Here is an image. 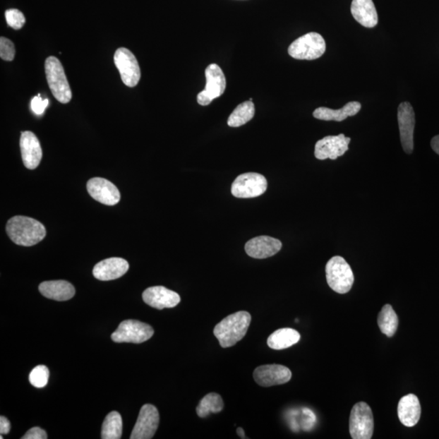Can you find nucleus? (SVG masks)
<instances>
[{
  "label": "nucleus",
  "instance_id": "obj_18",
  "mask_svg": "<svg viewBox=\"0 0 439 439\" xmlns=\"http://www.w3.org/2000/svg\"><path fill=\"white\" fill-rule=\"evenodd\" d=\"M282 243L281 241L269 236L251 239L245 245L247 254L255 259H266L279 253Z\"/></svg>",
  "mask_w": 439,
  "mask_h": 439
},
{
  "label": "nucleus",
  "instance_id": "obj_11",
  "mask_svg": "<svg viewBox=\"0 0 439 439\" xmlns=\"http://www.w3.org/2000/svg\"><path fill=\"white\" fill-rule=\"evenodd\" d=\"M400 140L404 151L411 154L414 148L415 112L409 102L401 103L398 108Z\"/></svg>",
  "mask_w": 439,
  "mask_h": 439
},
{
  "label": "nucleus",
  "instance_id": "obj_32",
  "mask_svg": "<svg viewBox=\"0 0 439 439\" xmlns=\"http://www.w3.org/2000/svg\"><path fill=\"white\" fill-rule=\"evenodd\" d=\"M48 105V100H42L40 95L35 96L33 100H31V109L37 115H42L44 114L47 107Z\"/></svg>",
  "mask_w": 439,
  "mask_h": 439
},
{
  "label": "nucleus",
  "instance_id": "obj_6",
  "mask_svg": "<svg viewBox=\"0 0 439 439\" xmlns=\"http://www.w3.org/2000/svg\"><path fill=\"white\" fill-rule=\"evenodd\" d=\"M374 430L373 412L365 402L353 407L349 421L350 435L353 439H371Z\"/></svg>",
  "mask_w": 439,
  "mask_h": 439
},
{
  "label": "nucleus",
  "instance_id": "obj_30",
  "mask_svg": "<svg viewBox=\"0 0 439 439\" xmlns=\"http://www.w3.org/2000/svg\"><path fill=\"white\" fill-rule=\"evenodd\" d=\"M7 23L14 30H20L25 23V16L18 9H8L5 12Z\"/></svg>",
  "mask_w": 439,
  "mask_h": 439
},
{
  "label": "nucleus",
  "instance_id": "obj_20",
  "mask_svg": "<svg viewBox=\"0 0 439 439\" xmlns=\"http://www.w3.org/2000/svg\"><path fill=\"white\" fill-rule=\"evenodd\" d=\"M421 408L416 395L409 394L401 398L398 405V416L407 427L414 426L421 419Z\"/></svg>",
  "mask_w": 439,
  "mask_h": 439
},
{
  "label": "nucleus",
  "instance_id": "obj_4",
  "mask_svg": "<svg viewBox=\"0 0 439 439\" xmlns=\"http://www.w3.org/2000/svg\"><path fill=\"white\" fill-rule=\"evenodd\" d=\"M45 73L48 85L54 97L62 104L72 99L71 87L64 73L62 64L56 56H49L45 61Z\"/></svg>",
  "mask_w": 439,
  "mask_h": 439
},
{
  "label": "nucleus",
  "instance_id": "obj_17",
  "mask_svg": "<svg viewBox=\"0 0 439 439\" xmlns=\"http://www.w3.org/2000/svg\"><path fill=\"white\" fill-rule=\"evenodd\" d=\"M21 157L26 168L35 169L42 158V151L39 139L34 133H21L20 141Z\"/></svg>",
  "mask_w": 439,
  "mask_h": 439
},
{
  "label": "nucleus",
  "instance_id": "obj_35",
  "mask_svg": "<svg viewBox=\"0 0 439 439\" xmlns=\"http://www.w3.org/2000/svg\"><path fill=\"white\" fill-rule=\"evenodd\" d=\"M431 147L438 155H439V136L433 138L431 140Z\"/></svg>",
  "mask_w": 439,
  "mask_h": 439
},
{
  "label": "nucleus",
  "instance_id": "obj_16",
  "mask_svg": "<svg viewBox=\"0 0 439 439\" xmlns=\"http://www.w3.org/2000/svg\"><path fill=\"white\" fill-rule=\"evenodd\" d=\"M143 299L150 307L159 310L174 308L181 302L178 293L162 286L148 288L143 293Z\"/></svg>",
  "mask_w": 439,
  "mask_h": 439
},
{
  "label": "nucleus",
  "instance_id": "obj_13",
  "mask_svg": "<svg viewBox=\"0 0 439 439\" xmlns=\"http://www.w3.org/2000/svg\"><path fill=\"white\" fill-rule=\"evenodd\" d=\"M350 142L351 138H347L344 133L338 136H326L315 143V157L320 160H336L348 151Z\"/></svg>",
  "mask_w": 439,
  "mask_h": 439
},
{
  "label": "nucleus",
  "instance_id": "obj_7",
  "mask_svg": "<svg viewBox=\"0 0 439 439\" xmlns=\"http://www.w3.org/2000/svg\"><path fill=\"white\" fill-rule=\"evenodd\" d=\"M154 330L151 325L136 320L122 321L119 328L112 335V339L115 342H131L143 344L152 338Z\"/></svg>",
  "mask_w": 439,
  "mask_h": 439
},
{
  "label": "nucleus",
  "instance_id": "obj_34",
  "mask_svg": "<svg viewBox=\"0 0 439 439\" xmlns=\"http://www.w3.org/2000/svg\"><path fill=\"white\" fill-rule=\"evenodd\" d=\"M11 430L10 421L5 416L0 417V433L1 435H8Z\"/></svg>",
  "mask_w": 439,
  "mask_h": 439
},
{
  "label": "nucleus",
  "instance_id": "obj_22",
  "mask_svg": "<svg viewBox=\"0 0 439 439\" xmlns=\"http://www.w3.org/2000/svg\"><path fill=\"white\" fill-rule=\"evenodd\" d=\"M39 290L44 297L56 301H67L75 294V288L72 284L64 280L42 282Z\"/></svg>",
  "mask_w": 439,
  "mask_h": 439
},
{
  "label": "nucleus",
  "instance_id": "obj_14",
  "mask_svg": "<svg viewBox=\"0 0 439 439\" xmlns=\"http://www.w3.org/2000/svg\"><path fill=\"white\" fill-rule=\"evenodd\" d=\"M253 377L260 387H270L282 385L290 381L292 373L286 366L281 365L261 366L255 369Z\"/></svg>",
  "mask_w": 439,
  "mask_h": 439
},
{
  "label": "nucleus",
  "instance_id": "obj_21",
  "mask_svg": "<svg viewBox=\"0 0 439 439\" xmlns=\"http://www.w3.org/2000/svg\"><path fill=\"white\" fill-rule=\"evenodd\" d=\"M353 18L366 28H373L378 23V13L373 0H352Z\"/></svg>",
  "mask_w": 439,
  "mask_h": 439
},
{
  "label": "nucleus",
  "instance_id": "obj_12",
  "mask_svg": "<svg viewBox=\"0 0 439 439\" xmlns=\"http://www.w3.org/2000/svg\"><path fill=\"white\" fill-rule=\"evenodd\" d=\"M160 423L159 411L156 407L145 404L142 407L135 427H133L131 439H151L156 433Z\"/></svg>",
  "mask_w": 439,
  "mask_h": 439
},
{
  "label": "nucleus",
  "instance_id": "obj_10",
  "mask_svg": "<svg viewBox=\"0 0 439 439\" xmlns=\"http://www.w3.org/2000/svg\"><path fill=\"white\" fill-rule=\"evenodd\" d=\"M114 63L121 74L122 82L128 88H135L141 78V71L136 57L125 47L115 52Z\"/></svg>",
  "mask_w": 439,
  "mask_h": 439
},
{
  "label": "nucleus",
  "instance_id": "obj_27",
  "mask_svg": "<svg viewBox=\"0 0 439 439\" xmlns=\"http://www.w3.org/2000/svg\"><path fill=\"white\" fill-rule=\"evenodd\" d=\"M224 409L223 399L221 395L217 393H210L205 396L198 405L197 415L205 419L211 414H218Z\"/></svg>",
  "mask_w": 439,
  "mask_h": 439
},
{
  "label": "nucleus",
  "instance_id": "obj_25",
  "mask_svg": "<svg viewBox=\"0 0 439 439\" xmlns=\"http://www.w3.org/2000/svg\"><path fill=\"white\" fill-rule=\"evenodd\" d=\"M378 324L382 333L390 338L397 331L399 319L392 305L385 304L378 318Z\"/></svg>",
  "mask_w": 439,
  "mask_h": 439
},
{
  "label": "nucleus",
  "instance_id": "obj_3",
  "mask_svg": "<svg viewBox=\"0 0 439 439\" xmlns=\"http://www.w3.org/2000/svg\"><path fill=\"white\" fill-rule=\"evenodd\" d=\"M326 280L329 287L339 294L351 291L354 283V275L351 266L341 256H334L325 266Z\"/></svg>",
  "mask_w": 439,
  "mask_h": 439
},
{
  "label": "nucleus",
  "instance_id": "obj_9",
  "mask_svg": "<svg viewBox=\"0 0 439 439\" xmlns=\"http://www.w3.org/2000/svg\"><path fill=\"white\" fill-rule=\"evenodd\" d=\"M267 183L263 175L256 173L241 174L234 180L231 193L240 199H249L263 195L267 190Z\"/></svg>",
  "mask_w": 439,
  "mask_h": 439
},
{
  "label": "nucleus",
  "instance_id": "obj_36",
  "mask_svg": "<svg viewBox=\"0 0 439 439\" xmlns=\"http://www.w3.org/2000/svg\"><path fill=\"white\" fill-rule=\"evenodd\" d=\"M237 433H238V435L241 438H247L245 437V433H244V431L243 430V428H238Z\"/></svg>",
  "mask_w": 439,
  "mask_h": 439
},
{
  "label": "nucleus",
  "instance_id": "obj_8",
  "mask_svg": "<svg viewBox=\"0 0 439 439\" xmlns=\"http://www.w3.org/2000/svg\"><path fill=\"white\" fill-rule=\"evenodd\" d=\"M207 80L205 89L197 95L198 104L210 105L213 100L222 96L227 88L226 76L217 64H210L205 69Z\"/></svg>",
  "mask_w": 439,
  "mask_h": 439
},
{
  "label": "nucleus",
  "instance_id": "obj_33",
  "mask_svg": "<svg viewBox=\"0 0 439 439\" xmlns=\"http://www.w3.org/2000/svg\"><path fill=\"white\" fill-rule=\"evenodd\" d=\"M23 439H47V435L44 430L40 427L32 428L25 435L21 438Z\"/></svg>",
  "mask_w": 439,
  "mask_h": 439
},
{
  "label": "nucleus",
  "instance_id": "obj_31",
  "mask_svg": "<svg viewBox=\"0 0 439 439\" xmlns=\"http://www.w3.org/2000/svg\"><path fill=\"white\" fill-rule=\"evenodd\" d=\"M16 54L13 42L4 37L0 39V57L4 61H13Z\"/></svg>",
  "mask_w": 439,
  "mask_h": 439
},
{
  "label": "nucleus",
  "instance_id": "obj_28",
  "mask_svg": "<svg viewBox=\"0 0 439 439\" xmlns=\"http://www.w3.org/2000/svg\"><path fill=\"white\" fill-rule=\"evenodd\" d=\"M122 435V419L119 412L112 411L106 416L102 426L101 438L119 439Z\"/></svg>",
  "mask_w": 439,
  "mask_h": 439
},
{
  "label": "nucleus",
  "instance_id": "obj_1",
  "mask_svg": "<svg viewBox=\"0 0 439 439\" xmlns=\"http://www.w3.org/2000/svg\"><path fill=\"white\" fill-rule=\"evenodd\" d=\"M6 232L13 243L31 247L41 242L46 236V229L33 218L17 216L8 220Z\"/></svg>",
  "mask_w": 439,
  "mask_h": 439
},
{
  "label": "nucleus",
  "instance_id": "obj_23",
  "mask_svg": "<svg viewBox=\"0 0 439 439\" xmlns=\"http://www.w3.org/2000/svg\"><path fill=\"white\" fill-rule=\"evenodd\" d=\"M361 109V104L357 101H352L347 103L341 109L334 110L325 107H320L313 112L315 119L323 121H342L348 116H356Z\"/></svg>",
  "mask_w": 439,
  "mask_h": 439
},
{
  "label": "nucleus",
  "instance_id": "obj_5",
  "mask_svg": "<svg viewBox=\"0 0 439 439\" xmlns=\"http://www.w3.org/2000/svg\"><path fill=\"white\" fill-rule=\"evenodd\" d=\"M326 50L323 37L315 32L299 37L288 48V53L296 60L313 61L323 56Z\"/></svg>",
  "mask_w": 439,
  "mask_h": 439
},
{
  "label": "nucleus",
  "instance_id": "obj_26",
  "mask_svg": "<svg viewBox=\"0 0 439 439\" xmlns=\"http://www.w3.org/2000/svg\"><path fill=\"white\" fill-rule=\"evenodd\" d=\"M255 115V105L253 101H245L234 110L228 119V126L230 127H240L247 124L253 119Z\"/></svg>",
  "mask_w": 439,
  "mask_h": 439
},
{
  "label": "nucleus",
  "instance_id": "obj_15",
  "mask_svg": "<svg viewBox=\"0 0 439 439\" xmlns=\"http://www.w3.org/2000/svg\"><path fill=\"white\" fill-rule=\"evenodd\" d=\"M88 191L95 200L105 205H116L121 200L120 191L117 187L104 179H90L88 183Z\"/></svg>",
  "mask_w": 439,
  "mask_h": 439
},
{
  "label": "nucleus",
  "instance_id": "obj_2",
  "mask_svg": "<svg viewBox=\"0 0 439 439\" xmlns=\"http://www.w3.org/2000/svg\"><path fill=\"white\" fill-rule=\"evenodd\" d=\"M251 321V315L246 311H240L228 315L214 328L213 334L223 348L233 347L247 335Z\"/></svg>",
  "mask_w": 439,
  "mask_h": 439
},
{
  "label": "nucleus",
  "instance_id": "obj_29",
  "mask_svg": "<svg viewBox=\"0 0 439 439\" xmlns=\"http://www.w3.org/2000/svg\"><path fill=\"white\" fill-rule=\"evenodd\" d=\"M49 369L45 366L35 367L29 376L30 383L36 388H44L49 380Z\"/></svg>",
  "mask_w": 439,
  "mask_h": 439
},
{
  "label": "nucleus",
  "instance_id": "obj_24",
  "mask_svg": "<svg viewBox=\"0 0 439 439\" xmlns=\"http://www.w3.org/2000/svg\"><path fill=\"white\" fill-rule=\"evenodd\" d=\"M301 340V335L291 328L279 329L274 332L267 340V346L274 350H283L291 347Z\"/></svg>",
  "mask_w": 439,
  "mask_h": 439
},
{
  "label": "nucleus",
  "instance_id": "obj_19",
  "mask_svg": "<svg viewBox=\"0 0 439 439\" xmlns=\"http://www.w3.org/2000/svg\"><path fill=\"white\" fill-rule=\"evenodd\" d=\"M128 262L119 257L102 260L94 267L93 275L100 281H111L117 279L125 275L128 270Z\"/></svg>",
  "mask_w": 439,
  "mask_h": 439
}]
</instances>
